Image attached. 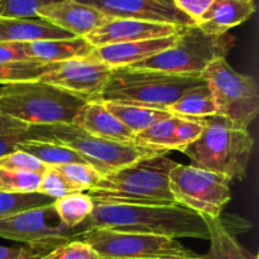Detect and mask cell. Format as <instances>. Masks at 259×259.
I'll list each match as a JSON object with an SVG mask.
<instances>
[{
    "mask_svg": "<svg viewBox=\"0 0 259 259\" xmlns=\"http://www.w3.org/2000/svg\"><path fill=\"white\" fill-rule=\"evenodd\" d=\"M142 233L180 239L197 238L209 240L202 217L182 205L138 206V205L95 204L90 217L77 228L78 235L90 229Z\"/></svg>",
    "mask_w": 259,
    "mask_h": 259,
    "instance_id": "6da1fadb",
    "label": "cell"
},
{
    "mask_svg": "<svg viewBox=\"0 0 259 259\" xmlns=\"http://www.w3.org/2000/svg\"><path fill=\"white\" fill-rule=\"evenodd\" d=\"M176 162L158 153L144 157L134 163L101 176L100 181L89 190L95 204L167 206L175 205L169 189V172Z\"/></svg>",
    "mask_w": 259,
    "mask_h": 259,
    "instance_id": "7a4b0ae2",
    "label": "cell"
},
{
    "mask_svg": "<svg viewBox=\"0 0 259 259\" xmlns=\"http://www.w3.org/2000/svg\"><path fill=\"white\" fill-rule=\"evenodd\" d=\"M204 125L201 136L182 151L191 166L223 175L229 180H243L252 156V136L219 115L199 118Z\"/></svg>",
    "mask_w": 259,
    "mask_h": 259,
    "instance_id": "3957f363",
    "label": "cell"
},
{
    "mask_svg": "<svg viewBox=\"0 0 259 259\" xmlns=\"http://www.w3.org/2000/svg\"><path fill=\"white\" fill-rule=\"evenodd\" d=\"M201 77L175 76L133 67L111 68L100 101L167 110L186 91L201 85Z\"/></svg>",
    "mask_w": 259,
    "mask_h": 259,
    "instance_id": "277c9868",
    "label": "cell"
},
{
    "mask_svg": "<svg viewBox=\"0 0 259 259\" xmlns=\"http://www.w3.org/2000/svg\"><path fill=\"white\" fill-rule=\"evenodd\" d=\"M86 103L73 94L38 80L8 85L7 93L0 96V111L28 126L73 124Z\"/></svg>",
    "mask_w": 259,
    "mask_h": 259,
    "instance_id": "5b68a950",
    "label": "cell"
},
{
    "mask_svg": "<svg viewBox=\"0 0 259 259\" xmlns=\"http://www.w3.org/2000/svg\"><path fill=\"white\" fill-rule=\"evenodd\" d=\"M234 46L230 34L209 35L197 25L182 28L171 47L152 57L128 66L152 70L175 76L200 77L202 71L214 61L225 58Z\"/></svg>",
    "mask_w": 259,
    "mask_h": 259,
    "instance_id": "8992f818",
    "label": "cell"
},
{
    "mask_svg": "<svg viewBox=\"0 0 259 259\" xmlns=\"http://www.w3.org/2000/svg\"><path fill=\"white\" fill-rule=\"evenodd\" d=\"M27 136L28 139H42L68 147L77 152L88 164L98 169L101 176L134 163L144 157L159 153L137 147L133 143H118L98 138L86 133L75 124L28 126Z\"/></svg>",
    "mask_w": 259,
    "mask_h": 259,
    "instance_id": "52a82bcc",
    "label": "cell"
},
{
    "mask_svg": "<svg viewBox=\"0 0 259 259\" xmlns=\"http://www.w3.org/2000/svg\"><path fill=\"white\" fill-rule=\"evenodd\" d=\"M200 77L214 98L217 114L240 129H247L259 113V90L252 76L237 72L225 58L210 63Z\"/></svg>",
    "mask_w": 259,
    "mask_h": 259,
    "instance_id": "ba28073f",
    "label": "cell"
},
{
    "mask_svg": "<svg viewBox=\"0 0 259 259\" xmlns=\"http://www.w3.org/2000/svg\"><path fill=\"white\" fill-rule=\"evenodd\" d=\"M90 245L100 259H196L201 255L189 249L177 239L142 233L116 232L110 229H90L78 235Z\"/></svg>",
    "mask_w": 259,
    "mask_h": 259,
    "instance_id": "9c48e42d",
    "label": "cell"
},
{
    "mask_svg": "<svg viewBox=\"0 0 259 259\" xmlns=\"http://www.w3.org/2000/svg\"><path fill=\"white\" fill-rule=\"evenodd\" d=\"M228 177L194 166L179 164L169 172V189L176 204L200 217L220 218L232 199Z\"/></svg>",
    "mask_w": 259,
    "mask_h": 259,
    "instance_id": "30bf717a",
    "label": "cell"
},
{
    "mask_svg": "<svg viewBox=\"0 0 259 259\" xmlns=\"http://www.w3.org/2000/svg\"><path fill=\"white\" fill-rule=\"evenodd\" d=\"M77 235L76 230L63 227L52 205L0 220V237L28 244L40 257L57 245L76 239Z\"/></svg>",
    "mask_w": 259,
    "mask_h": 259,
    "instance_id": "8fae6325",
    "label": "cell"
},
{
    "mask_svg": "<svg viewBox=\"0 0 259 259\" xmlns=\"http://www.w3.org/2000/svg\"><path fill=\"white\" fill-rule=\"evenodd\" d=\"M111 67L95 56L55 63L40 81L73 94L86 101H100Z\"/></svg>",
    "mask_w": 259,
    "mask_h": 259,
    "instance_id": "7c38bea8",
    "label": "cell"
},
{
    "mask_svg": "<svg viewBox=\"0 0 259 259\" xmlns=\"http://www.w3.org/2000/svg\"><path fill=\"white\" fill-rule=\"evenodd\" d=\"M93 7L113 19H137L146 22L174 24L177 27L196 25L189 15L182 13L172 0H76Z\"/></svg>",
    "mask_w": 259,
    "mask_h": 259,
    "instance_id": "4fadbf2b",
    "label": "cell"
},
{
    "mask_svg": "<svg viewBox=\"0 0 259 259\" xmlns=\"http://www.w3.org/2000/svg\"><path fill=\"white\" fill-rule=\"evenodd\" d=\"M182 28L184 27L146 20L109 18L85 38L94 48H98L108 45L171 37L181 32Z\"/></svg>",
    "mask_w": 259,
    "mask_h": 259,
    "instance_id": "5bb4252c",
    "label": "cell"
},
{
    "mask_svg": "<svg viewBox=\"0 0 259 259\" xmlns=\"http://www.w3.org/2000/svg\"><path fill=\"white\" fill-rule=\"evenodd\" d=\"M38 17L53 23L76 37L83 38L109 19L99 10L76 0H61L47 5L38 12Z\"/></svg>",
    "mask_w": 259,
    "mask_h": 259,
    "instance_id": "9a60e30c",
    "label": "cell"
},
{
    "mask_svg": "<svg viewBox=\"0 0 259 259\" xmlns=\"http://www.w3.org/2000/svg\"><path fill=\"white\" fill-rule=\"evenodd\" d=\"M73 124L91 136L118 143H133L136 136L101 101H88Z\"/></svg>",
    "mask_w": 259,
    "mask_h": 259,
    "instance_id": "2e32d148",
    "label": "cell"
},
{
    "mask_svg": "<svg viewBox=\"0 0 259 259\" xmlns=\"http://www.w3.org/2000/svg\"><path fill=\"white\" fill-rule=\"evenodd\" d=\"M177 34L171 35V37L156 38V39L103 46V47L95 48L93 56L103 61L105 65L110 66L111 68L126 67L171 47L176 40Z\"/></svg>",
    "mask_w": 259,
    "mask_h": 259,
    "instance_id": "e0dca14e",
    "label": "cell"
},
{
    "mask_svg": "<svg viewBox=\"0 0 259 259\" xmlns=\"http://www.w3.org/2000/svg\"><path fill=\"white\" fill-rule=\"evenodd\" d=\"M254 12V0H214L196 25L209 35L227 34L233 27L249 19Z\"/></svg>",
    "mask_w": 259,
    "mask_h": 259,
    "instance_id": "ac0fdd59",
    "label": "cell"
},
{
    "mask_svg": "<svg viewBox=\"0 0 259 259\" xmlns=\"http://www.w3.org/2000/svg\"><path fill=\"white\" fill-rule=\"evenodd\" d=\"M76 35L40 17L0 19V42L33 43L52 39H70Z\"/></svg>",
    "mask_w": 259,
    "mask_h": 259,
    "instance_id": "d6986e66",
    "label": "cell"
},
{
    "mask_svg": "<svg viewBox=\"0 0 259 259\" xmlns=\"http://www.w3.org/2000/svg\"><path fill=\"white\" fill-rule=\"evenodd\" d=\"M23 47L30 60L43 63H58L88 57L93 55L95 50L83 37L23 43Z\"/></svg>",
    "mask_w": 259,
    "mask_h": 259,
    "instance_id": "ffe728a7",
    "label": "cell"
},
{
    "mask_svg": "<svg viewBox=\"0 0 259 259\" xmlns=\"http://www.w3.org/2000/svg\"><path fill=\"white\" fill-rule=\"evenodd\" d=\"M209 232L210 249L202 259H258L245 249L220 218L202 217Z\"/></svg>",
    "mask_w": 259,
    "mask_h": 259,
    "instance_id": "44dd1931",
    "label": "cell"
},
{
    "mask_svg": "<svg viewBox=\"0 0 259 259\" xmlns=\"http://www.w3.org/2000/svg\"><path fill=\"white\" fill-rule=\"evenodd\" d=\"M17 149L35 157L45 166H62L70 163L88 164V162L77 152L72 151L68 147L42 139H25L18 144Z\"/></svg>",
    "mask_w": 259,
    "mask_h": 259,
    "instance_id": "7402d4cb",
    "label": "cell"
},
{
    "mask_svg": "<svg viewBox=\"0 0 259 259\" xmlns=\"http://www.w3.org/2000/svg\"><path fill=\"white\" fill-rule=\"evenodd\" d=\"M101 103L126 128L131 129L134 134L141 133L144 129L149 128L151 125L163 120V119L174 116L167 110L143 108V106L125 105V104L110 103V101H101Z\"/></svg>",
    "mask_w": 259,
    "mask_h": 259,
    "instance_id": "603a6c76",
    "label": "cell"
},
{
    "mask_svg": "<svg viewBox=\"0 0 259 259\" xmlns=\"http://www.w3.org/2000/svg\"><path fill=\"white\" fill-rule=\"evenodd\" d=\"M167 111L175 116L182 118H204V116L215 115L217 106L211 90L206 82L186 91L179 100L172 104Z\"/></svg>",
    "mask_w": 259,
    "mask_h": 259,
    "instance_id": "cb8c5ba5",
    "label": "cell"
},
{
    "mask_svg": "<svg viewBox=\"0 0 259 259\" xmlns=\"http://www.w3.org/2000/svg\"><path fill=\"white\" fill-rule=\"evenodd\" d=\"M52 206L63 227L77 232V228L82 225L93 212L94 201L88 194L80 192L56 199Z\"/></svg>",
    "mask_w": 259,
    "mask_h": 259,
    "instance_id": "d4e9b609",
    "label": "cell"
},
{
    "mask_svg": "<svg viewBox=\"0 0 259 259\" xmlns=\"http://www.w3.org/2000/svg\"><path fill=\"white\" fill-rule=\"evenodd\" d=\"M182 116H171L134 136L133 144L149 151L167 153L174 151V137Z\"/></svg>",
    "mask_w": 259,
    "mask_h": 259,
    "instance_id": "484cf974",
    "label": "cell"
},
{
    "mask_svg": "<svg viewBox=\"0 0 259 259\" xmlns=\"http://www.w3.org/2000/svg\"><path fill=\"white\" fill-rule=\"evenodd\" d=\"M53 65L55 63H43L34 60L0 63V85L38 81L52 70Z\"/></svg>",
    "mask_w": 259,
    "mask_h": 259,
    "instance_id": "4316f807",
    "label": "cell"
},
{
    "mask_svg": "<svg viewBox=\"0 0 259 259\" xmlns=\"http://www.w3.org/2000/svg\"><path fill=\"white\" fill-rule=\"evenodd\" d=\"M53 201L55 200L39 192L22 194V192L0 191V220L27 210L50 206Z\"/></svg>",
    "mask_w": 259,
    "mask_h": 259,
    "instance_id": "83f0119b",
    "label": "cell"
},
{
    "mask_svg": "<svg viewBox=\"0 0 259 259\" xmlns=\"http://www.w3.org/2000/svg\"><path fill=\"white\" fill-rule=\"evenodd\" d=\"M38 192L56 200L71 194H80L81 191L66 179L65 175L57 167L46 166L45 172L40 177Z\"/></svg>",
    "mask_w": 259,
    "mask_h": 259,
    "instance_id": "f1b7e54d",
    "label": "cell"
},
{
    "mask_svg": "<svg viewBox=\"0 0 259 259\" xmlns=\"http://www.w3.org/2000/svg\"><path fill=\"white\" fill-rule=\"evenodd\" d=\"M42 175L27 171L0 169V191L7 192H38Z\"/></svg>",
    "mask_w": 259,
    "mask_h": 259,
    "instance_id": "f546056e",
    "label": "cell"
},
{
    "mask_svg": "<svg viewBox=\"0 0 259 259\" xmlns=\"http://www.w3.org/2000/svg\"><path fill=\"white\" fill-rule=\"evenodd\" d=\"M61 0H0V19L38 17L42 8Z\"/></svg>",
    "mask_w": 259,
    "mask_h": 259,
    "instance_id": "4dcf8cb0",
    "label": "cell"
},
{
    "mask_svg": "<svg viewBox=\"0 0 259 259\" xmlns=\"http://www.w3.org/2000/svg\"><path fill=\"white\" fill-rule=\"evenodd\" d=\"M66 179L77 187L81 192L89 191L93 189L101 179V175L99 174L98 169L94 168L93 166L86 163H70L62 164V166H56Z\"/></svg>",
    "mask_w": 259,
    "mask_h": 259,
    "instance_id": "1f68e13d",
    "label": "cell"
},
{
    "mask_svg": "<svg viewBox=\"0 0 259 259\" xmlns=\"http://www.w3.org/2000/svg\"><path fill=\"white\" fill-rule=\"evenodd\" d=\"M39 259H100L95 250L80 239L57 245Z\"/></svg>",
    "mask_w": 259,
    "mask_h": 259,
    "instance_id": "d6a6232c",
    "label": "cell"
},
{
    "mask_svg": "<svg viewBox=\"0 0 259 259\" xmlns=\"http://www.w3.org/2000/svg\"><path fill=\"white\" fill-rule=\"evenodd\" d=\"M0 169L35 172V174L42 175L45 172L46 166L35 157L28 154L27 152L17 149V151L0 158Z\"/></svg>",
    "mask_w": 259,
    "mask_h": 259,
    "instance_id": "836d02e7",
    "label": "cell"
},
{
    "mask_svg": "<svg viewBox=\"0 0 259 259\" xmlns=\"http://www.w3.org/2000/svg\"><path fill=\"white\" fill-rule=\"evenodd\" d=\"M202 131L204 125L199 118H181V121L175 131L174 151H184L201 136Z\"/></svg>",
    "mask_w": 259,
    "mask_h": 259,
    "instance_id": "e575fe53",
    "label": "cell"
},
{
    "mask_svg": "<svg viewBox=\"0 0 259 259\" xmlns=\"http://www.w3.org/2000/svg\"><path fill=\"white\" fill-rule=\"evenodd\" d=\"M172 2L182 13L189 15L196 23L209 9L214 0H172Z\"/></svg>",
    "mask_w": 259,
    "mask_h": 259,
    "instance_id": "d590c367",
    "label": "cell"
},
{
    "mask_svg": "<svg viewBox=\"0 0 259 259\" xmlns=\"http://www.w3.org/2000/svg\"><path fill=\"white\" fill-rule=\"evenodd\" d=\"M30 60L25 53L23 43L0 42V63L19 62Z\"/></svg>",
    "mask_w": 259,
    "mask_h": 259,
    "instance_id": "8d00e7d4",
    "label": "cell"
},
{
    "mask_svg": "<svg viewBox=\"0 0 259 259\" xmlns=\"http://www.w3.org/2000/svg\"><path fill=\"white\" fill-rule=\"evenodd\" d=\"M28 139L27 129L19 132H9V133H0V158L12 152L17 151V146L20 142Z\"/></svg>",
    "mask_w": 259,
    "mask_h": 259,
    "instance_id": "74e56055",
    "label": "cell"
},
{
    "mask_svg": "<svg viewBox=\"0 0 259 259\" xmlns=\"http://www.w3.org/2000/svg\"><path fill=\"white\" fill-rule=\"evenodd\" d=\"M40 255L28 248H9L0 245V259H39Z\"/></svg>",
    "mask_w": 259,
    "mask_h": 259,
    "instance_id": "f35d334b",
    "label": "cell"
},
{
    "mask_svg": "<svg viewBox=\"0 0 259 259\" xmlns=\"http://www.w3.org/2000/svg\"><path fill=\"white\" fill-rule=\"evenodd\" d=\"M28 129L27 124L10 118L0 111V133H9V132H19Z\"/></svg>",
    "mask_w": 259,
    "mask_h": 259,
    "instance_id": "ab89813d",
    "label": "cell"
},
{
    "mask_svg": "<svg viewBox=\"0 0 259 259\" xmlns=\"http://www.w3.org/2000/svg\"><path fill=\"white\" fill-rule=\"evenodd\" d=\"M8 91V85H0V96L4 95Z\"/></svg>",
    "mask_w": 259,
    "mask_h": 259,
    "instance_id": "60d3db41",
    "label": "cell"
},
{
    "mask_svg": "<svg viewBox=\"0 0 259 259\" xmlns=\"http://www.w3.org/2000/svg\"><path fill=\"white\" fill-rule=\"evenodd\" d=\"M152 259H185V258H152ZM196 259H202V255L200 258H196Z\"/></svg>",
    "mask_w": 259,
    "mask_h": 259,
    "instance_id": "b9f144b4",
    "label": "cell"
}]
</instances>
